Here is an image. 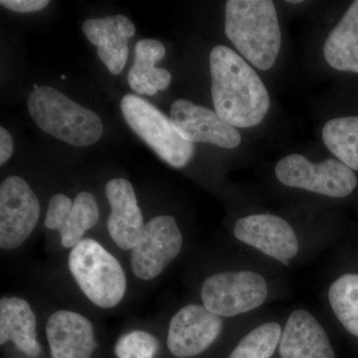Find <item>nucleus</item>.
<instances>
[{
	"mask_svg": "<svg viewBox=\"0 0 358 358\" xmlns=\"http://www.w3.org/2000/svg\"><path fill=\"white\" fill-rule=\"evenodd\" d=\"M211 95L215 112L235 128L260 124L270 107L262 80L243 58L219 45L210 53Z\"/></svg>",
	"mask_w": 358,
	"mask_h": 358,
	"instance_id": "f257e3e1",
	"label": "nucleus"
},
{
	"mask_svg": "<svg viewBox=\"0 0 358 358\" xmlns=\"http://www.w3.org/2000/svg\"><path fill=\"white\" fill-rule=\"evenodd\" d=\"M225 33L246 60L260 70L275 64L282 35L274 2L229 0L226 3Z\"/></svg>",
	"mask_w": 358,
	"mask_h": 358,
	"instance_id": "f03ea898",
	"label": "nucleus"
},
{
	"mask_svg": "<svg viewBox=\"0 0 358 358\" xmlns=\"http://www.w3.org/2000/svg\"><path fill=\"white\" fill-rule=\"evenodd\" d=\"M27 107L33 121L44 133L73 147L94 145L102 138L99 115L52 87L35 88L28 96Z\"/></svg>",
	"mask_w": 358,
	"mask_h": 358,
	"instance_id": "7ed1b4c3",
	"label": "nucleus"
},
{
	"mask_svg": "<svg viewBox=\"0 0 358 358\" xmlns=\"http://www.w3.org/2000/svg\"><path fill=\"white\" fill-rule=\"evenodd\" d=\"M68 266L78 288L96 307H117L127 293V275L121 263L102 244L82 240L71 249Z\"/></svg>",
	"mask_w": 358,
	"mask_h": 358,
	"instance_id": "20e7f679",
	"label": "nucleus"
},
{
	"mask_svg": "<svg viewBox=\"0 0 358 358\" xmlns=\"http://www.w3.org/2000/svg\"><path fill=\"white\" fill-rule=\"evenodd\" d=\"M121 109L129 128L169 166L181 169L194 155V145L185 140L171 119L145 99L128 94Z\"/></svg>",
	"mask_w": 358,
	"mask_h": 358,
	"instance_id": "39448f33",
	"label": "nucleus"
},
{
	"mask_svg": "<svg viewBox=\"0 0 358 358\" xmlns=\"http://www.w3.org/2000/svg\"><path fill=\"white\" fill-rule=\"evenodd\" d=\"M202 305L221 317L261 307L268 296L263 275L252 271H230L209 275L201 287Z\"/></svg>",
	"mask_w": 358,
	"mask_h": 358,
	"instance_id": "423d86ee",
	"label": "nucleus"
},
{
	"mask_svg": "<svg viewBox=\"0 0 358 358\" xmlns=\"http://www.w3.org/2000/svg\"><path fill=\"white\" fill-rule=\"evenodd\" d=\"M275 173L284 185L334 199L348 196L357 185L352 169L331 159L313 164L303 155H287L278 162Z\"/></svg>",
	"mask_w": 358,
	"mask_h": 358,
	"instance_id": "0eeeda50",
	"label": "nucleus"
},
{
	"mask_svg": "<svg viewBox=\"0 0 358 358\" xmlns=\"http://www.w3.org/2000/svg\"><path fill=\"white\" fill-rule=\"evenodd\" d=\"M182 244V233L173 216L150 219L131 250L129 265L134 275L141 281L159 277L180 254Z\"/></svg>",
	"mask_w": 358,
	"mask_h": 358,
	"instance_id": "6e6552de",
	"label": "nucleus"
},
{
	"mask_svg": "<svg viewBox=\"0 0 358 358\" xmlns=\"http://www.w3.org/2000/svg\"><path fill=\"white\" fill-rule=\"evenodd\" d=\"M41 207L24 179L9 176L0 185V247L11 251L25 243L36 228Z\"/></svg>",
	"mask_w": 358,
	"mask_h": 358,
	"instance_id": "1a4fd4ad",
	"label": "nucleus"
},
{
	"mask_svg": "<svg viewBox=\"0 0 358 358\" xmlns=\"http://www.w3.org/2000/svg\"><path fill=\"white\" fill-rule=\"evenodd\" d=\"M222 327V317L203 305L190 303L181 308L171 320L167 348L176 357H196L215 343Z\"/></svg>",
	"mask_w": 358,
	"mask_h": 358,
	"instance_id": "9d476101",
	"label": "nucleus"
},
{
	"mask_svg": "<svg viewBox=\"0 0 358 358\" xmlns=\"http://www.w3.org/2000/svg\"><path fill=\"white\" fill-rule=\"evenodd\" d=\"M171 121L178 133L192 143H207L223 148H235L241 134L217 113L179 99L171 105Z\"/></svg>",
	"mask_w": 358,
	"mask_h": 358,
	"instance_id": "9b49d317",
	"label": "nucleus"
},
{
	"mask_svg": "<svg viewBox=\"0 0 358 358\" xmlns=\"http://www.w3.org/2000/svg\"><path fill=\"white\" fill-rule=\"evenodd\" d=\"M234 236L280 262L288 263L299 252V241L291 225L272 214H255L239 219Z\"/></svg>",
	"mask_w": 358,
	"mask_h": 358,
	"instance_id": "f8f14e48",
	"label": "nucleus"
},
{
	"mask_svg": "<svg viewBox=\"0 0 358 358\" xmlns=\"http://www.w3.org/2000/svg\"><path fill=\"white\" fill-rule=\"evenodd\" d=\"M46 338L52 358H91L96 348L91 320L69 310H56L48 317Z\"/></svg>",
	"mask_w": 358,
	"mask_h": 358,
	"instance_id": "ddd939ff",
	"label": "nucleus"
},
{
	"mask_svg": "<svg viewBox=\"0 0 358 358\" xmlns=\"http://www.w3.org/2000/svg\"><path fill=\"white\" fill-rule=\"evenodd\" d=\"M106 196L110 207L107 220L110 236L120 249L131 251L145 225L134 186L128 179H110L106 185Z\"/></svg>",
	"mask_w": 358,
	"mask_h": 358,
	"instance_id": "4468645a",
	"label": "nucleus"
},
{
	"mask_svg": "<svg viewBox=\"0 0 358 358\" xmlns=\"http://www.w3.org/2000/svg\"><path fill=\"white\" fill-rule=\"evenodd\" d=\"M83 32L98 48V55L113 75L124 70L129 58L128 39L136 33V27L127 16L94 18L83 23Z\"/></svg>",
	"mask_w": 358,
	"mask_h": 358,
	"instance_id": "2eb2a0df",
	"label": "nucleus"
},
{
	"mask_svg": "<svg viewBox=\"0 0 358 358\" xmlns=\"http://www.w3.org/2000/svg\"><path fill=\"white\" fill-rule=\"evenodd\" d=\"M279 352L282 358H336L324 327L305 310H294L289 315Z\"/></svg>",
	"mask_w": 358,
	"mask_h": 358,
	"instance_id": "dca6fc26",
	"label": "nucleus"
},
{
	"mask_svg": "<svg viewBox=\"0 0 358 358\" xmlns=\"http://www.w3.org/2000/svg\"><path fill=\"white\" fill-rule=\"evenodd\" d=\"M8 341L28 357H38L41 353L36 315L30 303L17 296L0 300V345Z\"/></svg>",
	"mask_w": 358,
	"mask_h": 358,
	"instance_id": "f3484780",
	"label": "nucleus"
},
{
	"mask_svg": "<svg viewBox=\"0 0 358 358\" xmlns=\"http://www.w3.org/2000/svg\"><path fill=\"white\" fill-rule=\"evenodd\" d=\"M166 56V47L155 39H143L134 48V62L129 69V87L136 94L154 96L167 89L171 82V74L166 69L155 67V64Z\"/></svg>",
	"mask_w": 358,
	"mask_h": 358,
	"instance_id": "a211bd4d",
	"label": "nucleus"
},
{
	"mask_svg": "<svg viewBox=\"0 0 358 358\" xmlns=\"http://www.w3.org/2000/svg\"><path fill=\"white\" fill-rule=\"evenodd\" d=\"M324 55L334 69L358 73V0L329 33Z\"/></svg>",
	"mask_w": 358,
	"mask_h": 358,
	"instance_id": "6ab92c4d",
	"label": "nucleus"
},
{
	"mask_svg": "<svg viewBox=\"0 0 358 358\" xmlns=\"http://www.w3.org/2000/svg\"><path fill=\"white\" fill-rule=\"evenodd\" d=\"M322 140L329 150L352 171H358V117L331 120L322 129Z\"/></svg>",
	"mask_w": 358,
	"mask_h": 358,
	"instance_id": "aec40b11",
	"label": "nucleus"
},
{
	"mask_svg": "<svg viewBox=\"0 0 358 358\" xmlns=\"http://www.w3.org/2000/svg\"><path fill=\"white\" fill-rule=\"evenodd\" d=\"M100 219V210L95 196L83 192L76 195L73 208L60 232L61 244L64 248L72 249L84 239L87 231L95 227Z\"/></svg>",
	"mask_w": 358,
	"mask_h": 358,
	"instance_id": "412c9836",
	"label": "nucleus"
},
{
	"mask_svg": "<svg viewBox=\"0 0 358 358\" xmlns=\"http://www.w3.org/2000/svg\"><path fill=\"white\" fill-rule=\"evenodd\" d=\"M329 300L341 324L358 338V275L339 277L329 288Z\"/></svg>",
	"mask_w": 358,
	"mask_h": 358,
	"instance_id": "4be33fe9",
	"label": "nucleus"
},
{
	"mask_svg": "<svg viewBox=\"0 0 358 358\" xmlns=\"http://www.w3.org/2000/svg\"><path fill=\"white\" fill-rule=\"evenodd\" d=\"M282 333L277 322L257 327L238 343L229 358H271L280 345Z\"/></svg>",
	"mask_w": 358,
	"mask_h": 358,
	"instance_id": "5701e85b",
	"label": "nucleus"
},
{
	"mask_svg": "<svg viewBox=\"0 0 358 358\" xmlns=\"http://www.w3.org/2000/svg\"><path fill=\"white\" fill-rule=\"evenodd\" d=\"M159 350V339L145 331L122 334L115 345L117 358H155Z\"/></svg>",
	"mask_w": 358,
	"mask_h": 358,
	"instance_id": "b1692460",
	"label": "nucleus"
},
{
	"mask_svg": "<svg viewBox=\"0 0 358 358\" xmlns=\"http://www.w3.org/2000/svg\"><path fill=\"white\" fill-rule=\"evenodd\" d=\"M72 208L73 201L69 197L62 193L54 194L49 200L45 226L50 230H60L67 220Z\"/></svg>",
	"mask_w": 358,
	"mask_h": 358,
	"instance_id": "393cba45",
	"label": "nucleus"
},
{
	"mask_svg": "<svg viewBox=\"0 0 358 358\" xmlns=\"http://www.w3.org/2000/svg\"><path fill=\"white\" fill-rule=\"evenodd\" d=\"M0 4L18 13H36L50 4L48 0H1Z\"/></svg>",
	"mask_w": 358,
	"mask_h": 358,
	"instance_id": "a878e982",
	"label": "nucleus"
},
{
	"mask_svg": "<svg viewBox=\"0 0 358 358\" xmlns=\"http://www.w3.org/2000/svg\"><path fill=\"white\" fill-rule=\"evenodd\" d=\"M13 152V140L10 133L4 129L0 128V164L3 166L10 159Z\"/></svg>",
	"mask_w": 358,
	"mask_h": 358,
	"instance_id": "bb28decb",
	"label": "nucleus"
},
{
	"mask_svg": "<svg viewBox=\"0 0 358 358\" xmlns=\"http://www.w3.org/2000/svg\"><path fill=\"white\" fill-rule=\"evenodd\" d=\"M289 3H301V1L300 0H296V1H288Z\"/></svg>",
	"mask_w": 358,
	"mask_h": 358,
	"instance_id": "cd10ccee",
	"label": "nucleus"
}]
</instances>
